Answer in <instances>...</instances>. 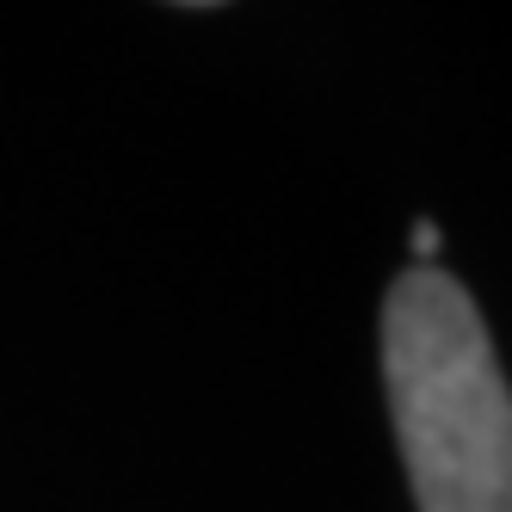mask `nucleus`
<instances>
[{"label":"nucleus","mask_w":512,"mask_h":512,"mask_svg":"<svg viewBox=\"0 0 512 512\" xmlns=\"http://www.w3.org/2000/svg\"><path fill=\"white\" fill-rule=\"evenodd\" d=\"M383 389L420 512H512V389L451 272L414 266L389 284Z\"/></svg>","instance_id":"f257e3e1"},{"label":"nucleus","mask_w":512,"mask_h":512,"mask_svg":"<svg viewBox=\"0 0 512 512\" xmlns=\"http://www.w3.org/2000/svg\"><path fill=\"white\" fill-rule=\"evenodd\" d=\"M408 247H414V260H420V266H432V253H438V223H414Z\"/></svg>","instance_id":"f03ea898"}]
</instances>
